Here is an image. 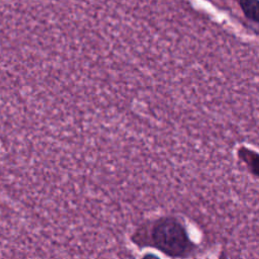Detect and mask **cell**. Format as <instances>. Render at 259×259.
<instances>
[{
  "label": "cell",
  "instance_id": "obj_1",
  "mask_svg": "<svg viewBox=\"0 0 259 259\" xmlns=\"http://www.w3.org/2000/svg\"><path fill=\"white\" fill-rule=\"evenodd\" d=\"M133 235V242L136 245L158 250L167 257H192L197 250L186 225L174 215H162L147 221Z\"/></svg>",
  "mask_w": 259,
  "mask_h": 259
},
{
  "label": "cell",
  "instance_id": "obj_2",
  "mask_svg": "<svg viewBox=\"0 0 259 259\" xmlns=\"http://www.w3.org/2000/svg\"><path fill=\"white\" fill-rule=\"evenodd\" d=\"M239 160L246 166L247 170L259 179V152L247 147H240L237 152Z\"/></svg>",
  "mask_w": 259,
  "mask_h": 259
},
{
  "label": "cell",
  "instance_id": "obj_3",
  "mask_svg": "<svg viewBox=\"0 0 259 259\" xmlns=\"http://www.w3.org/2000/svg\"><path fill=\"white\" fill-rule=\"evenodd\" d=\"M240 6L247 18L259 22V0H240Z\"/></svg>",
  "mask_w": 259,
  "mask_h": 259
}]
</instances>
